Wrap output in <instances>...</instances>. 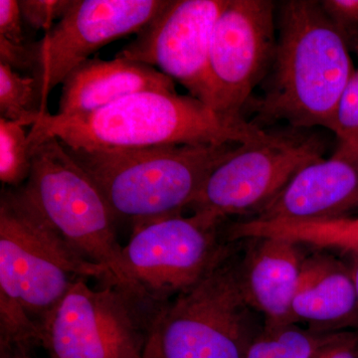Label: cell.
I'll list each match as a JSON object with an SVG mask.
<instances>
[{
  "label": "cell",
  "instance_id": "6da1fadb",
  "mask_svg": "<svg viewBox=\"0 0 358 358\" xmlns=\"http://www.w3.org/2000/svg\"><path fill=\"white\" fill-rule=\"evenodd\" d=\"M258 124L231 119L192 95L143 91L88 114L40 117L28 133L30 150L48 138L74 150L242 143L265 134Z\"/></svg>",
  "mask_w": 358,
  "mask_h": 358
},
{
  "label": "cell",
  "instance_id": "7a4b0ae2",
  "mask_svg": "<svg viewBox=\"0 0 358 358\" xmlns=\"http://www.w3.org/2000/svg\"><path fill=\"white\" fill-rule=\"evenodd\" d=\"M277 45L263 98L257 103L265 122L294 129H329L339 98L355 69L350 46L320 1L282 2Z\"/></svg>",
  "mask_w": 358,
  "mask_h": 358
},
{
  "label": "cell",
  "instance_id": "3957f363",
  "mask_svg": "<svg viewBox=\"0 0 358 358\" xmlns=\"http://www.w3.org/2000/svg\"><path fill=\"white\" fill-rule=\"evenodd\" d=\"M240 145L74 150L68 154L98 186L117 218L187 210L216 167Z\"/></svg>",
  "mask_w": 358,
  "mask_h": 358
},
{
  "label": "cell",
  "instance_id": "277c9868",
  "mask_svg": "<svg viewBox=\"0 0 358 358\" xmlns=\"http://www.w3.org/2000/svg\"><path fill=\"white\" fill-rule=\"evenodd\" d=\"M81 279L121 287L108 268L90 262L65 241L23 186L2 190L0 303L22 306L42 331L71 287Z\"/></svg>",
  "mask_w": 358,
  "mask_h": 358
},
{
  "label": "cell",
  "instance_id": "5b68a950",
  "mask_svg": "<svg viewBox=\"0 0 358 358\" xmlns=\"http://www.w3.org/2000/svg\"><path fill=\"white\" fill-rule=\"evenodd\" d=\"M256 315L229 255L193 288L155 310L143 358H244L264 327Z\"/></svg>",
  "mask_w": 358,
  "mask_h": 358
},
{
  "label": "cell",
  "instance_id": "8992f818",
  "mask_svg": "<svg viewBox=\"0 0 358 358\" xmlns=\"http://www.w3.org/2000/svg\"><path fill=\"white\" fill-rule=\"evenodd\" d=\"M30 152L31 173L22 186L33 203L80 255L108 268L121 288L134 294L117 240V216L98 186L58 138H46Z\"/></svg>",
  "mask_w": 358,
  "mask_h": 358
},
{
  "label": "cell",
  "instance_id": "52a82bcc",
  "mask_svg": "<svg viewBox=\"0 0 358 358\" xmlns=\"http://www.w3.org/2000/svg\"><path fill=\"white\" fill-rule=\"evenodd\" d=\"M223 224L201 214L179 213L134 221L122 247L134 294L157 310L204 279L231 255Z\"/></svg>",
  "mask_w": 358,
  "mask_h": 358
},
{
  "label": "cell",
  "instance_id": "ba28073f",
  "mask_svg": "<svg viewBox=\"0 0 358 358\" xmlns=\"http://www.w3.org/2000/svg\"><path fill=\"white\" fill-rule=\"evenodd\" d=\"M75 282L42 327L49 358H143L154 308L115 285Z\"/></svg>",
  "mask_w": 358,
  "mask_h": 358
},
{
  "label": "cell",
  "instance_id": "9c48e42d",
  "mask_svg": "<svg viewBox=\"0 0 358 358\" xmlns=\"http://www.w3.org/2000/svg\"><path fill=\"white\" fill-rule=\"evenodd\" d=\"M324 150L315 134L266 131L214 169L187 210L221 224L232 216H256Z\"/></svg>",
  "mask_w": 358,
  "mask_h": 358
},
{
  "label": "cell",
  "instance_id": "30bf717a",
  "mask_svg": "<svg viewBox=\"0 0 358 358\" xmlns=\"http://www.w3.org/2000/svg\"><path fill=\"white\" fill-rule=\"evenodd\" d=\"M275 4L270 0H229L219 16L208 59L207 105L231 119L242 110L274 60Z\"/></svg>",
  "mask_w": 358,
  "mask_h": 358
},
{
  "label": "cell",
  "instance_id": "8fae6325",
  "mask_svg": "<svg viewBox=\"0 0 358 358\" xmlns=\"http://www.w3.org/2000/svg\"><path fill=\"white\" fill-rule=\"evenodd\" d=\"M169 0H73L65 15L40 40L37 77L42 113L54 88L92 54L129 34H138ZM42 115V117H43Z\"/></svg>",
  "mask_w": 358,
  "mask_h": 358
},
{
  "label": "cell",
  "instance_id": "7c38bea8",
  "mask_svg": "<svg viewBox=\"0 0 358 358\" xmlns=\"http://www.w3.org/2000/svg\"><path fill=\"white\" fill-rule=\"evenodd\" d=\"M228 3L229 0H169L115 57L159 68L207 103L212 34Z\"/></svg>",
  "mask_w": 358,
  "mask_h": 358
},
{
  "label": "cell",
  "instance_id": "4fadbf2b",
  "mask_svg": "<svg viewBox=\"0 0 358 358\" xmlns=\"http://www.w3.org/2000/svg\"><path fill=\"white\" fill-rule=\"evenodd\" d=\"M358 211V143H339L329 159L301 169L253 218L264 221L326 220Z\"/></svg>",
  "mask_w": 358,
  "mask_h": 358
},
{
  "label": "cell",
  "instance_id": "5bb4252c",
  "mask_svg": "<svg viewBox=\"0 0 358 358\" xmlns=\"http://www.w3.org/2000/svg\"><path fill=\"white\" fill-rule=\"evenodd\" d=\"M237 262L245 300L264 327L291 324V310L303 265L301 245L278 237L255 238Z\"/></svg>",
  "mask_w": 358,
  "mask_h": 358
},
{
  "label": "cell",
  "instance_id": "9a60e30c",
  "mask_svg": "<svg viewBox=\"0 0 358 358\" xmlns=\"http://www.w3.org/2000/svg\"><path fill=\"white\" fill-rule=\"evenodd\" d=\"M291 324H306L322 334L358 329V303L350 266L324 251L305 257L292 303Z\"/></svg>",
  "mask_w": 358,
  "mask_h": 358
},
{
  "label": "cell",
  "instance_id": "2e32d148",
  "mask_svg": "<svg viewBox=\"0 0 358 358\" xmlns=\"http://www.w3.org/2000/svg\"><path fill=\"white\" fill-rule=\"evenodd\" d=\"M143 91L176 90L173 80L152 66L119 57L88 59L63 82L57 114H88Z\"/></svg>",
  "mask_w": 358,
  "mask_h": 358
},
{
  "label": "cell",
  "instance_id": "e0dca14e",
  "mask_svg": "<svg viewBox=\"0 0 358 358\" xmlns=\"http://www.w3.org/2000/svg\"><path fill=\"white\" fill-rule=\"evenodd\" d=\"M229 243L243 239L278 237L317 250H339L345 253L358 252V217L326 220L264 221L251 218L231 223L223 232Z\"/></svg>",
  "mask_w": 358,
  "mask_h": 358
},
{
  "label": "cell",
  "instance_id": "ac0fdd59",
  "mask_svg": "<svg viewBox=\"0 0 358 358\" xmlns=\"http://www.w3.org/2000/svg\"><path fill=\"white\" fill-rule=\"evenodd\" d=\"M334 334L315 333L293 324L264 327L244 358H313Z\"/></svg>",
  "mask_w": 358,
  "mask_h": 358
},
{
  "label": "cell",
  "instance_id": "d6986e66",
  "mask_svg": "<svg viewBox=\"0 0 358 358\" xmlns=\"http://www.w3.org/2000/svg\"><path fill=\"white\" fill-rule=\"evenodd\" d=\"M0 115L7 121L32 127L42 113L38 82L0 64Z\"/></svg>",
  "mask_w": 358,
  "mask_h": 358
},
{
  "label": "cell",
  "instance_id": "ffe728a7",
  "mask_svg": "<svg viewBox=\"0 0 358 358\" xmlns=\"http://www.w3.org/2000/svg\"><path fill=\"white\" fill-rule=\"evenodd\" d=\"M26 127L0 117V180L16 188L24 185L31 173V152Z\"/></svg>",
  "mask_w": 358,
  "mask_h": 358
},
{
  "label": "cell",
  "instance_id": "44dd1931",
  "mask_svg": "<svg viewBox=\"0 0 358 358\" xmlns=\"http://www.w3.org/2000/svg\"><path fill=\"white\" fill-rule=\"evenodd\" d=\"M329 129L339 143H358V68L339 98Z\"/></svg>",
  "mask_w": 358,
  "mask_h": 358
},
{
  "label": "cell",
  "instance_id": "7402d4cb",
  "mask_svg": "<svg viewBox=\"0 0 358 358\" xmlns=\"http://www.w3.org/2000/svg\"><path fill=\"white\" fill-rule=\"evenodd\" d=\"M73 0H20L23 21L35 30L50 31L70 8Z\"/></svg>",
  "mask_w": 358,
  "mask_h": 358
},
{
  "label": "cell",
  "instance_id": "603a6c76",
  "mask_svg": "<svg viewBox=\"0 0 358 358\" xmlns=\"http://www.w3.org/2000/svg\"><path fill=\"white\" fill-rule=\"evenodd\" d=\"M0 64L15 72L27 73L37 79L40 69V44L14 43L0 37Z\"/></svg>",
  "mask_w": 358,
  "mask_h": 358
},
{
  "label": "cell",
  "instance_id": "cb8c5ba5",
  "mask_svg": "<svg viewBox=\"0 0 358 358\" xmlns=\"http://www.w3.org/2000/svg\"><path fill=\"white\" fill-rule=\"evenodd\" d=\"M322 10L348 46L358 38V0H324Z\"/></svg>",
  "mask_w": 358,
  "mask_h": 358
},
{
  "label": "cell",
  "instance_id": "d4e9b609",
  "mask_svg": "<svg viewBox=\"0 0 358 358\" xmlns=\"http://www.w3.org/2000/svg\"><path fill=\"white\" fill-rule=\"evenodd\" d=\"M23 17L16 0H0V37L14 43H23Z\"/></svg>",
  "mask_w": 358,
  "mask_h": 358
},
{
  "label": "cell",
  "instance_id": "484cf974",
  "mask_svg": "<svg viewBox=\"0 0 358 358\" xmlns=\"http://www.w3.org/2000/svg\"><path fill=\"white\" fill-rule=\"evenodd\" d=\"M313 358H358V334L338 331Z\"/></svg>",
  "mask_w": 358,
  "mask_h": 358
},
{
  "label": "cell",
  "instance_id": "4316f807",
  "mask_svg": "<svg viewBox=\"0 0 358 358\" xmlns=\"http://www.w3.org/2000/svg\"><path fill=\"white\" fill-rule=\"evenodd\" d=\"M352 257V263H350V268L352 273L353 285H355V294H357L358 303V252L350 254Z\"/></svg>",
  "mask_w": 358,
  "mask_h": 358
},
{
  "label": "cell",
  "instance_id": "83f0119b",
  "mask_svg": "<svg viewBox=\"0 0 358 358\" xmlns=\"http://www.w3.org/2000/svg\"><path fill=\"white\" fill-rule=\"evenodd\" d=\"M0 358H35L31 353L17 352L9 348H0Z\"/></svg>",
  "mask_w": 358,
  "mask_h": 358
}]
</instances>
